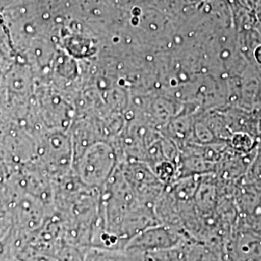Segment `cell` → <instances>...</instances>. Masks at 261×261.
Returning a JSON list of instances; mask_svg holds the SVG:
<instances>
[{
	"label": "cell",
	"instance_id": "cell-2",
	"mask_svg": "<svg viewBox=\"0 0 261 261\" xmlns=\"http://www.w3.org/2000/svg\"><path fill=\"white\" fill-rule=\"evenodd\" d=\"M115 164L113 150L107 144H97L84 154L81 174L88 185H102L108 180Z\"/></svg>",
	"mask_w": 261,
	"mask_h": 261
},
{
	"label": "cell",
	"instance_id": "cell-1",
	"mask_svg": "<svg viewBox=\"0 0 261 261\" xmlns=\"http://www.w3.org/2000/svg\"><path fill=\"white\" fill-rule=\"evenodd\" d=\"M187 244L186 237L176 227L158 224L140 231L127 244V251L133 253L158 252Z\"/></svg>",
	"mask_w": 261,
	"mask_h": 261
}]
</instances>
